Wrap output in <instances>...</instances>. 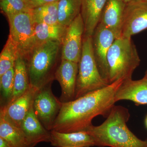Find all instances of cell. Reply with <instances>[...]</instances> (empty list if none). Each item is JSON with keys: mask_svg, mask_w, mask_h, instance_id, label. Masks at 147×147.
<instances>
[{"mask_svg": "<svg viewBox=\"0 0 147 147\" xmlns=\"http://www.w3.org/2000/svg\"><path fill=\"white\" fill-rule=\"evenodd\" d=\"M123 82L119 80L101 89L63 103L52 130L62 133L86 131L92 125V121L96 116L107 117L115 105L116 92Z\"/></svg>", "mask_w": 147, "mask_h": 147, "instance_id": "1", "label": "cell"}, {"mask_svg": "<svg viewBox=\"0 0 147 147\" xmlns=\"http://www.w3.org/2000/svg\"><path fill=\"white\" fill-rule=\"evenodd\" d=\"M129 117L127 108L115 105L103 123L98 126L92 125L86 131L93 137L97 146L147 147V139H139L129 129L127 122Z\"/></svg>", "mask_w": 147, "mask_h": 147, "instance_id": "2", "label": "cell"}, {"mask_svg": "<svg viewBox=\"0 0 147 147\" xmlns=\"http://www.w3.org/2000/svg\"><path fill=\"white\" fill-rule=\"evenodd\" d=\"M62 43L49 41L36 45L26 59L30 84L37 90L52 83L61 61Z\"/></svg>", "mask_w": 147, "mask_h": 147, "instance_id": "3", "label": "cell"}, {"mask_svg": "<svg viewBox=\"0 0 147 147\" xmlns=\"http://www.w3.org/2000/svg\"><path fill=\"white\" fill-rule=\"evenodd\" d=\"M141 62L136 46L131 38H116L108 55L109 84L119 80H130Z\"/></svg>", "mask_w": 147, "mask_h": 147, "instance_id": "4", "label": "cell"}, {"mask_svg": "<svg viewBox=\"0 0 147 147\" xmlns=\"http://www.w3.org/2000/svg\"><path fill=\"white\" fill-rule=\"evenodd\" d=\"M78 65L75 99L109 85L102 79L98 68L93 52L92 36L84 37Z\"/></svg>", "mask_w": 147, "mask_h": 147, "instance_id": "5", "label": "cell"}, {"mask_svg": "<svg viewBox=\"0 0 147 147\" xmlns=\"http://www.w3.org/2000/svg\"><path fill=\"white\" fill-rule=\"evenodd\" d=\"M31 11L7 16L9 26V35L18 45V52L25 59L37 45L35 24Z\"/></svg>", "mask_w": 147, "mask_h": 147, "instance_id": "6", "label": "cell"}, {"mask_svg": "<svg viewBox=\"0 0 147 147\" xmlns=\"http://www.w3.org/2000/svg\"><path fill=\"white\" fill-rule=\"evenodd\" d=\"M52 83L38 90L35 95L33 108L37 117L49 131L53 125L60 111L63 102L53 94Z\"/></svg>", "mask_w": 147, "mask_h": 147, "instance_id": "7", "label": "cell"}, {"mask_svg": "<svg viewBox=\"0 0 147 147\" xmlns=\"http://www.w3.org/2000/svg\"><path fill=\"white\" fill-rule=\"evenodd\" d=\"M92 38L93 52L98 68L102 79L110 85L107 55L117 37L111 30L99 23Z\"/></svg>", "mask_w": 147, "mask_h": 147, "instance_id": "8", "label": "cell"}, {"mask_svg": "<svg viewBox=\"0 0 147 147\" xmlns=\"http://www.w3.org/2000/svg\"><path fill=\"white\" fill-rule=\"evenodd\" d=\"M147 30V2L135 0L126 3L121 37L131 38Z\"/></svg>", "mask_w": 147, "mask_h": 147, "instance_id": "9", "label": "cell"}, {"mask_svg": "<svg viewBox=\"0 0 147 147\" xmlns=\"http://www.w3.org/2000/svg\"><path fill=\"white\" fill-rule=\"evenodd\" d=\"M84 25L81 13L67 27L62 44L61 59L79 63L82 55Z\"/></svg>", "mask_w": 147, "mask_h": 147, "instance_id": "10", "label": "cell"}, {"mask_svg": "<svg viewBox=\"0 0 147 147\" xmlns=\"http://www.w3.org/2000/svg\"><path fill=\"white\" fill-rule=\"evenodd\" d=\"M78 63L61 59L55 75L61 88V102H68L75 99L76 81L78 73Z\"/></svg>", "mask_w": 147, "mask_h": 147, "instance_id": "11", "label": "cell"}, {"mask_svg": "<svg viewBox=\"0 0 147 147\" xmlns=\"http://www.w3.org/2000/svg\"><path fill=\"white\" fill-rule=\"evenodd\" d=\"M37 90L30 85L25 93L16 100L7 106L1 107L0 113L11 123L21 128L23 121L32 105Z\"/></svg>", "mask_w": 147, "mask_h": 147, "instance_id": "12", "label": "cell"}, {"mask_svg": "<svg viewBox=\"0 0 147 147\" xmlns=\"http://www.w3.org/2000/svg\"><path fill=\"white\" fill-rule=\"evenodd\" d=\"M131 100L136 105H147V79L144 77L139 80L131 79L123 82L116 92L115 100Z\"/></svg>", "mask_w": 147, "mask_h": 147, "instance_id": "13", "label": "cell"}, {"mask_svg": "<svg viewBox=\"0 0 147 147\" xmlns=\"http://www.w3.org/2000/svg\"><path fill=\"white\" fill-rule=\"evenodd\" d=\"M21 128L30 147H34L41 142H50V131L43 126L37 117L33 104L23 121Z\"/></svg>", "mask_w": 147, "mask_h": 147, "instance_id": "14", "label": "cell"}, {"mask_svg": "<svg viewBox=\"0 0 147 147\" xmlns=\"http://www.w3.org/2000/svg\"><path fill=\"white\" fill-rule=\"evenodd\" d=\"M126 3L123 0H108L99 23L111 30L117 38L120 37Z\"/></svg>", "mask_w": 147, "mask_h": 147, "instance_id": "15", "label": "cell"}, {"mask_svg": "<svg viewBox=\"0 0 147 147\" xmlns=\"http://www.w3.org/2000/svg\"><path fill=\"white\" fill-rule=\"evenodd\" d=\"M108 0H82L81 14L84 25V36H92L100 22Z\"/></svg>", "mask_w": 147, "mask_h": 147, "instance_id": "16", "label": "cell"}, {"mask_svg": "<svg viewBox=\"0 0 147 147\" xmlns=\"http://www.w3.org/2000/svg\"><path fill=\"white\" fill-rule=\"evenodd\" d=\"M50 143L55 147H90L96 146L94 139L86 131L62 133L51 130Z\"/></svg>", "mask_w": 147, "mask_h": 147, "instance_id": "17", "label": "cell"}, {"mask_svg": "<svg viewBox=\"0 0 147 147\" xmlns=\"http://www.w3.org/2000/svg\"><path fill=\"white\" fill-rule=\"evenodd\" d=\"M0 137L11 147H30L24 132L0 113Z\"/></svg>", "mask_w": 147, "mask_h": 147, "instance_id": "18", "label": "cell"}, {"mask_svg": "<svg viewBox=\"0 0 147 147\" xmlns=\"http://www.w3.org/2000/svg\"><path fill=\"white\" fill-rule=\"evenodd\" d=\"M14 70L13 94L9 104L25 93L30 87L26 61L19 54L14 65Z\"/></svg>", "mask_w": 147, "mask_h": 147, "instance_id": "19", "label": "cell"}, {"mask_svg": "<svg viewBox=\"0 0 147 147\" xmlns=\"http://www.w3.org/2000/svg\"><path fill=\"white\" fill-rule=\"evenodd\" d=\"M67 27L57 23L35 24L37 45L49 41H57L62 44Z\"/></svg>", "mask_w": 147, "mask_h": 147, "instance_id": "20", "label": "cell"}, {"mask_svg": "<svg viewBox=\"0 0 147 147\" xmlns=\"http://www.w3.org/2000/svg\"><path fill=\"white\" fill-rule=\"evenodd\" d=\"M82 0H60L58 2V23L68 27L81 13Z\"/></svg>", "mask_w": 147, "mask_h": 147, "instance_id": "21", "label": "cell"}, {"mask_svg": "<svg viewBox=\"0 0 147 147\" xmlns=\"http://www.w3.org/2000/svg\"><path fill=\"white\" fill-rule=\"evenodd\" d=\"M18 54L17 43L9 34L0 55V76L14 67Z\"/></svg>", "mask_w": 147, "mask_h": 147, "instance_id": "22", "label": "cell"}, {"mask_svg": "<svg viewBox=\"0 0 147 147\" xmlns=\"http://www.w3.org/2000/svg\"><path fill=\"white\" fill-rule=\"evenodd\" d=\"M58 5L57 2L31 9V12L34 24H57Z\"/></svg>", "mask_w": 147, "mask_h": 147, "instance_id": "23", "label": "cell"}, {"mask_svg": "<svg viewBox=\"0 0 147 147\" xmlns=\"http://www.w3.org/2000/svg\"><path fill=\"white\" fill-rule=\"evenodd\" d=\"M14 67L0 76L1 107L9 104L13 94L14 86Z\"/></svg>", "mask_w": 147, "mask_h": 147, "instance_id": "24", "label": "cell"}, {"mask_svg": "<svg viewBox=\"0 0 147 147\" xmlns=\"http://www.w3.org/2000/svg\"><path fill=\"white\" fill-rule=\"evenodd\" d=\"M1 9L7 16L30 11L26 0H1Z\"/></svg>", "mask_w": 147, "mask_h": 147, "instance_id": "25", "label": "cell"}, {"mask_svg": "<svg viewBox=\"0 0 147 147\" xmlns=\"http://www.w3.org/2000/svg\"><path fill=\"white\" fill-rule=\"evenodd\" d=\"M60 0H26L28 7L30 9L48 4L59 2Z\"/></svg>", "mask_w": 147, "mask_h": 147, "instance_id": "26", "label": "cell"}, {"mask_svg": "<svg viewBox=\"0 0 147 147\" xmlns=\"http://www.w3.org/2000/svg\"><path fill=\"white\" fill-rule=\"evenodd\" d=\"M0 147H11V146L5 140L1 137H0Z\"/></svg>", "mask_w": 147, "mask_h": 147, "instance_id": "27", "label": "cell"}, {"mask_svg": "<svg viewBox=\"0 0 147 147\" xmlns=\"http://www.w3.org/2000/svg\"><path fill=\"white\" fill-rule=\"evenodd\" d=\"M125 3L130 2L133 1H135V0H123Z\"/></svg>", "mask_w": 147, "mask_h": 147, "instance_id": "28", "label": "cell"}, {"mask_svg": "<svg viewBox=\"0 0 147 147\" xmlns=\"http://www.w3.org/2000/svg\"><path fill=\"white\" fill-rule=\"evenodd\" d=\"M144 77L147 79V68L146 70V72H145V76H144Z\"/></svg>", "mask_w": 147, "mask_h": 147, "instance_id": "29", "label": "cell"}, {"mask_svg": "<svg viewBox=\"0 0 147 147\" xmlns=\"http://www.w3.org/2000/svg\"><path fill=\"white\" fill-rule=\"evenodd\" d=\"M145 124H146V127L147 128V116L146 117V120H145Z\"/></svg>", "mask_w": 147, "mask_h": 147, "instance_id": "30", "label": "cell"}, {"mask_svg": "<svg viewBox=\"0 0 147 147\" xmlns=\"http://www.w3.org/2000/svg\"><path fill=\"white\" fill-rule=\"evenodd\" d=\"M143 1H145L147 2V0H143Z\"/></svg>", "mask_w": 147, "mask_h": 147, "instance_id": "31", "label": "cell"}, {"mask_svg": "<svg viewBox=\"0 0 147 147\" xmlns=\"http://www.w3.org/2000/svg\"></svg>", "mask_w": 147, "mask_h": 147, "instance_id": "32", "label": "cell"}]
</instances>
